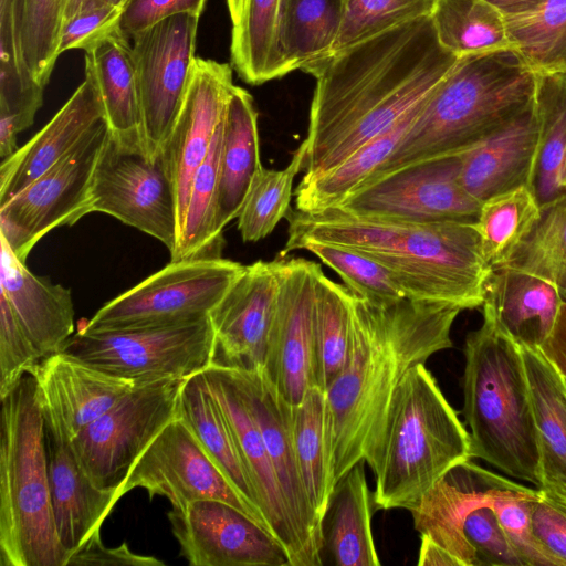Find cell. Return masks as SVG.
Here are the masks:
<instances>
[{"label": "cell", "mask_w": 566, "mask_h": 566, "mask_svg": "<svg viewBox=\"0 0 566 566\" xmlns=\"http://www.w3.org/2000/svg\"><path fill=\"white\" fill-rule=\"evenodd\" d=\"M459 57L431 17L333 53L305 72L316 78L302 180L313 179L391 129L423 102Z\"/></svg>", "instance_id": "1"}, {"label": "cell", "mask_w": 566, "mask_h": 566, "mask_svg": "<svg viewBox=\"0 0 566 566\" xmlns=\"http://www.w3.org/2000/svg\"><path fill=\"white\" fill-rule=\"evenodd\" d=\"M461 311L450 303L409 297L380 302L353 292L347 358L325 392L335 484L364 460L403 375L452 347L451 328Z\"/></svg>", "instance_id": "2"}, {"label": "cell", "mask_w": 566, "mask_h": 566, "mask_svg": "<svg viewBox=\"0 0 566 566\" xmlns=\"http://www.w3.org/2000/svg\"><path fill=\"white\" fill-rule=\"evenodd\" d=\"M289 237L280 256L307 241L354 250L384 265L407 297L442 302L462 310L481 307L492 272L486 265L475 222L416 224L354 218L332 209L290 211Z\"/></svg>", "instance_id": "3"}, {"label": "cell", "mask_w": 566, "mask_h": 566, "mask_svg": "<svg viewBox=\"0 0 566 566\" xmlns=\"http://www.w3.org/2000/svg\"><path fill=\"white\" fill-rule=\"evenodd\" d=\"M472 459L470 434L424 364L398 384L364 460L373 504L410 511L453 467Z\"/></svg>", "instance_id": "4"}, {"label": "cell", "mask_w": 566, "mask_h": 566, "mask_svg": "<svg viewBox=\"0 0 566 566\" xmlns=\"http://www.w3.org/2000/svg\"><path fill=\"white\" fill-rule=\"evenodd\" d=\"M535 86L536 73L515 49L459 57L373 176L465 151L525 109Z\"/></svg>", "instance_id": "5"}, {"label": "cell", "mask_w": 566, "mask_h": 566, "mask_svg": "<svg viewBox=\"0 0 566 566\" xmlns=\"http://www.w3.org/2000/svg\"><path fill=\"white\" fill-rule=\"evenodd\" d=\"M463 353L462 413L472 458L541 489V447L520 343L483 314Z\"/></svg>", "instance_id": "6"}, {"label": "cell", "mask_w": 566, "mask_h": 566, "mask_svg": "<svg viewBox=\"0 0 566 566\" xmlns=\"http://www.w3.org/2000/svg\"><path fill=\"white\" fill-rule=\"evenodd\" d=\"M0 565L67 566L53 518L45 423L27 374L1 398Z\"/></svg>", "instance_id": "7"}, {"label": "cell", "mask_w": 566, "mask_h": 566, "mask_svg": "<svg viewBox=\"0 0 566 566\" xmlns=\"http://www.w3.org/2000/svg\"><path fill=\"white\" fill-rule=\"evenodd\" d=\"M501 478L471 460L459 463L410 510L415 528L462 566H525L489 504Z\"/></svg>", "instance_id": "8"}, {"label": "cell", "mask_w": 566, "mask_h": 566, "mask_svg": "<svg viewBox=\"0 0 566 566\" xmlns=\"http://www.w3.org/2000/svg\"><path fill=\"white\" fill-rule=\"evenodd\" d=\"M244 268L221 256L170 261L83 319L78 331L163 327L209 317Z\"/></svg>", "instance_id": "9"}, {"label": "cell", "mask_w": 566, "mask_h": 566, "mask_svg": "<svg viewBox=\"0 0 566 566\" xmlns=\"http://www.w3.org/2000/svg\"><path fill=\"white\" fill-rule=\"evenodd\" d=\"M61 352L137 385L187 379L212 364L214 332L210 317L163 327L77 331Z\"/></svg>", "instance_id": "10"}, {"label": "cell", "mask_w": 566, "mask_h": 566, "mask_svg": "<svg viewBox=\"0 0 566 566\" xmlns=\"http://www.w3.org/2000/svg\"><path fill=\"white\" fill-rule=\"evenodd\" d=\"M460 169V154L415 161L370 177L329 209L381 222H476L482 202L464 190Z\"/></svg>", "instance_id": "11"}, {"label": "cell", "mask_w": 566, "mask_h": 566, "mask_svg": "<svg viewBox=\"0 0 566 566\" xmlns=\"http://www.w3.org/2000/svg\"><path fill=\"white\" fill-rule=\"evenodd\" d=\"M185 380L137 385L73 438V452L95 486L119 493L139 457L177 417Z\"/></svg>", "instance_id": "12"}, {"label": "cell", "mask_w": 566, "mask_h": 566, "mask_svg": "<svg viewBox=\"0 0 566 566\" xmlns=\"http://www.w3.org/2000/svg\"><path fill=\"white\" fill-rule=\"evenodd\" d=\"M103 212L159 240L175 251L179 234L178 197L159 154L126 146L108 135L99 154L90 191L88 213Z\"/></svg>", "instance_id": "13"}, {"label": "cell", "mask_w": 566, "mask_h": 566, "mask_svg": "<svg viewBox=\"0 0 566 566\" xmlns=\"http://www.w3.org/2000/svg\"><path fill=\"white\" fill-rule=\"evenodd\" d=\"M108 135L102 120L66 156L0 206V235L23 263L46 233L88 213L94 170Z\"/></svg>", "instance_id": "14"}, {"label": "cell", "mask_w": 566, "mask_h": 566, "mask_svg": "<svg viewBox=\"0 0 566 566\" xmlns=\"http://www.w3.org/2000/svg\"><path fill=\"white\" fill-rule=\"evenodd\" d=\"M198 15L168 17L130 39L144 151L157 157L184 105L196 60Z\"/></svg>", "instance_id": "15"}, {"label": "cell", "mask_w": 566, "mask_h": 566, "mask_svg": "<svg viewBox=\"0 0 566 566\" xmlns=\"http://www.w3.org/2000/svg\"><path fill=\"white\" fill-rule=\"evenodd\" d=\"M137 488L144 489L150 499L166 497L176 510L197 500H220L268 528L262 515L235 491L178 416L165 426L134 464L119 491L120 497Z\"/></svg>", "instance_id": "16"}, {"label": "cell", "mask_w": 566, "mask_h": 566, "mask_svg": "<svg viewBox=\"0 0 566 566\" xmlns=\"http://www.w3.org/2000/svg\"><path fill=\"white\" fill-rule=\"evenodd\" d=\"M167 515L180 555L192 566H291L275 536L227 502L197 500Z\"/></svg>", "instance_id": "17"}, {"label": "cell", "mask_w": 566, "mask_h": 566, "mask_svg": "<svg viewBox=\"0 0 566 566\" xmlns=\"http://www.w3.org/2000/svg\"><path fill=\"white\" fill-rule=\"evenodd\" d=\"M319 269L302 258L277 259L279 291L262 369L292 407L315 386L313 305Z\"/></svg>", "instance_id": "18"}, {"label": "cell", "mask_w": 566, "mask_h": 566, "mask_svg": "<svg viewBox=\"0 0 566 566\" xmlns=\"http://www.w3.org/2000/svg\"><path fill=\"white\" fill-rule=\"evenodd\" d=\"M227 369L263 437L290 516L311 566H321L322 520L310 501L298 470L292 438V406L280 396L262 367L253 370Z\"/></svg>", "instance_id": "19"}, {"label": "cell", "mask_w": 566, "mask_h": 566, "mask_svg": "<svg viewBox=\"0 0 566 566\" xmlns=\"http://www.w3.org/2000/svg\"><path fill=\"white\" fill-rule=\"evenodd\" d=\"M277 291V259L245 265L209 315L214 332L211 365L242 370L263 367Z\"/></svg>", "instance_id": "20"}, {"label": "cell", "mask_w": 566, "mask_h": 566, "mask_svg": "<svg viewBox=\"0 0 566 566\" xmlns=\"http://www.w3.org/2000/svg\"><path fill=\"white\" fill-rule=\"evenodd\" d=\"M233 86L230 64L196 57L184 105L160 151L176 187L180 231L193 175L210 149Z\"/></svg>", "instance_id": "21"}, {"label": "cell", "mask_w": 566, "mask_h": 566, "mask_svg": "<svg viewBox=\"0 0 566 566\" xmlns=\"http://www.w3.org/2000/svg\"><path fill=\"white\" fill-rule=\"evenodd\" d=\"M30 375L45 428L70 442L137 386L63 352L43 358Z\"/></svg>", "instance_id": "22"}, {"label": "cell", "mask_w": 566, "mask_h": 566, "mask_svg": "<svg viewBox=\"0 0 566 566\" xmlns=\"http://www.w3.org/2000/svg\"><path fill=\"white\" fill-rule=\"evenodd\" d=\"M203 375L229 423L269 531L284 546L291 566H311L290 516L263 437L229 370L210 365Z\"/></svg>", "instance_id": "23"}, {"label": "cell", "mask_w": 566, "mask_h": 566, "mask_svg": "<svg viewBox=\"0 0 566 566\" xmlns=\"http://www.w3.org/2000/svg\"><path fill=\"white\" fill-rule=\"evenodd\" d=\"M51 506L59 541L71 555L96 534L120 499L117 490L93 484L78 463L71 442L45 428Z\"/></svg>", "instance_id": "24"}, {"label": "cell", "mask_w": 566, "mask_h": 566, "mask_svg": "<svg viewBox=\"0 0 566 566\" xmlns=\"http://www.w3.org/2000/svg\"><path fill=\"white\" fill-rule=\"evenodd\" d=\"M102 120L104 112L90 75L27 144L0 167V206L66 156Z\"/></svg>", "instance_id": "25"}, {"label": "cell", "mask_w": 566, "mask_h": 566, "mask_svg": "<svg viewBox=\"0 0 566 566\" xmlns=\"http://www.w3.org/2000/svg\"><path fill=\"white\" fill-rule=\"evenodd\" d=\"M534 99L520 114L460 154V184L480 202L528 185L537 148Z\"/></svg>", "instance_id": "26"}, {"label": "cell", "mask_w": 566, "mask_h": 566, "mask_svg": "<svg viewBox=\"0 0 566 566\" xmlns=\"http://www.w3.org/2000/svg\"><path fill=\"white\" fill-rule=\"evenodd\" d=\"M0 293L42 358L57 354L74 332L72 292L34 275L0 235Z\"/></svg>", "instance_id": "27"}, {"label": "cell", "mask_w": 566, "mask_h": 566, "mask_svg": "<svg viewBox=\"0 0 566 566\" xmlns=\"http://www.w3.org/2000/svg\"><path fill=\"white\" fill-rule=\"evenodd\" d=\"M563 302L548 281L503 266L490 273L481 307L482 314L494 318L518 343L539 346L551 334Z\"/></svg>", "instance_id": "28"}, {"label": "cell", "mask_w": 566, "mask_h": 566, "mask_svg": "<svg viewBox=\"0 0 566 566\" xmlns=\"http://www.w3.org/2000/svg\"><path fill=\"white\" fill-rule=\"evenodd\" d=\"M262 167L253 98L248 91L234 85L222 120L217 209L220 233L238 218L251 184Z\"/></svg>", "instance_id": "29"}, {"label": "cell", "mask_w": 566, "mask_h": 566, "mask_svg": "<svg viewBox=\"0 0 566 566\" xmlns=\"http://www.w3.org/2000/svg\"><path fill=\"white\" fill-rule=\"evenodd\" d=\"M85 74L93 80L111 136L126 146H140V109L129 39L119 31L85 51Z\"/></svg>", "instance_id": "30"}, {"label": "cell", "mask_w": 566, "mask_h": 566, "mask_svg": "<svg viewBox=\"0 0 566 566\" xmlns=\"http://www.w3.org/2000/svg\"><path fill=\"white\" fill-rule=\"evenodd\" d=\"M365 460L354 464L335 484L323 522V551L338 566H379L371 532V494Z\"/></svg>", "instance_id": "31"}, {"label": "cell", "mask_w": 566, "mask_h": 566, "mask_svg": "<svg viewBox=\"0 0 566 566\" xmlns=\"http://www.w3.org/2000/svg\"><path fill=\"white\" fill-rule=\"evenodd\" d=\"M520 345L541 447V489L565 488L566 381L539 346Z\"/></svg>", "instance_id": "32"}, {"label": "cell", "mask_w": 566, "mask_h": 566, "mask_svg": "<svg viewBox=\"0 0 566 566\" xmlns=\"http://www.w3.org/2000/svg\"><path fill=\"white\" fill-rule=\"evenodd\" d=\"M62 0H0V52L22 56L45 88L59 57Z\"/></svg>", "instance_id": "33"}, {"label": "cell", "mask_w": 566, "mask_h": 566, "mask_svg": "<svg viewBox=\"0 0 566 566\" xmlns=\"http://www.w3.org/2000/svg\"><path fill=\"white\" fill-rule=\"evenodd\" d=\"M177 416L192 431L235 491L262 515L229 423L203 371L188 377L181 385Z\"/></svg>", "instance_id": "34"}, {"label": "cell", "mask_w": 566, "mask_h": 566, "mask_svg": "<svg viewBox=\"0 0 566 566\" xmlns=\"http://www.w3.org/2000/svg\"><path fill=\"white\" fill-rule=\"evenodd\" d=\"M424 101L391 129L361 146L338 166L313 179L301 180L295 191L296 210L306 213L322 212L359 188L397 149Z\"/></svg>", "instance_id": "35"}, {"label": "cell", "mask_w": 566, "mask_h": 566, "mask_svg": "<svg viewBox=\"0 0 566 566\" xmlns=\"http://www.w3.org/2000/svg\"><path fill=\"white\" fill-rule=\"evenodd\" d=\"M538 136L528 186L539 206L566 190V73L536 74Z\"/></svg>", "instance_id": "36"}, {"label": "cell", "mask_w": 566, "mask_h": 566, "mask_svg": "<svg viewBox=\"0 0 566 566\" xmlns=\"http://www.w3.org/2000/svg\"><path fill=\"white\" fill-rule=\"evenodd\" d=\"M345 0H282L279 44L290 72H304L333 53Z\"/></svg>", "instance_id": "37"}, {"label": "cell", "mask_w": 566, "mask_h": 566, "mask_svg": "<svg viewBox=\"0 0 566 566\" xmlns=\"http://www.w3.org/2000/svg\"><path fill=\"white\" fill-rule=\"evenodd\" d=\"M282 0H247L232 24L231 65L248 84L260 85L289 73L279 44Z\"/></svg>", "instance_id": "38"}, {"label": "cell", "mask_w": 566, "mask_h": 566, "mask_svg": "<svg viewBox=\"0 0 566 566\" xmlns=\"http://www.w3.org/2000/svg\"><path fill=\"white\" fill-rule=\"evenodd\" d=\"M430 17L440 44L458 57L516 50L504 14L488 0H437Z\"/></svg>", "instance_id": "39"}, {"label": "cell", "mask_w": 566, "mask_h": 566, "mask_svg": "<svg viewBox=\"0 0 566 566\" xmlns=\"http://www.w3.org/2000/svg\"><path fill=\"white\" fill-rule=\"evenodd\" d=\"M352 295L349 287L318 270L313 305V363L315 386L325 392L347 358Z\"/></svg>", "instance_id": "40"}, {"label": "cell", "mask_w": 566, "mask_h": 566, "mask_svg": "<svg viewBox=\"0 0 566 566\" xmlns=\"http://www.w3.org/2000/svg\"><path fill=\"white\" fill-rule=\"evenodd\" d=\"M541 206L528 185L494 195L481 205L475 227L491 271L507 264L535 226Z\"/></svg>", "instance_id": "41"}, {"label": "cell", "mask_w": 566, "mask_h": 566, "mask_svg": "<svg viewBox=\"0 0 566 566\" xmlns=\"http://www.w3.org/2000/svg\"><path fill=\"white\" fill-rule=\"evenodd\" d=\"M292 438L301 478L310 501L323 522L335 482L326 439V394L313 386L292 407Z\"/></svg>", "instance_id": "42"}, {"label": "cell", "mask_w": 566, "mask_h": 566, "mask_svg": "<svg viewBox=\"0 0 566 566\" xmlns=\"http://www.w3.org/2000/svg\"><path fill=\"white\" fill-rule=\"evenodd\" d=\"M221 136L222 122L193 175L182 228L170 261L221 256L222 233L217 229Z\"/></svg>", "instance_id": "43"}, {"label": "cell", "mask_w": 566, "mask_h": 566, "mask_svg": "<svg viewBox=\"0 0 566 566\" xmlns=\"http://www.w3.org/2000/svg\"><path fill=\"white\" fill-rule=\"evenodd\" d=\"M512 43L536 73H566V0L504 14Z\"/></svg>", "instance_id": "44"}, {"label": "cell", "mask_w": 566, "mask_h": 566, "mask_svg": "<svg viewBox=\"0 0 566 566\" xmlns=\"http://www.w3.org/2000/svg\"><path fill=\"white\" fill-rule=\"evenodd\" d=\"M504 266L548 281L566 302V190L541 206L535 226Z\"/></svg>", "instance_id": "45"}, {"label": "cell", "mask_w": 566, "mask_h": 566, "mask_svg": "<svg viewBox=\"0 0 566 566\" xmlns=\"http://www.w3.org/2000/svg\"><path fill=\"white\" fill-rule=\"evenodd\" d=\"M305 150L303 140L285 168L262 167L254 177L238 214V230L244 242L265 238L286 217L294 178L304 167Z\"/></svg>", "instance_id": "46"}, {"label": "cell", "mask_w": 566, "mask_h": 566, "mask_svg": "<svg viewBox=\"0 0 566 566\" xmlns=\"http://www.w3.org/2000/svg\"><path fill=\"white\" fill-rule=\"evenodd\" d=\"M539 496V489H531L502 476L491 490L489 504L525 566H564L533 532L531 507Z\"/></svg>", "instance_id": "47"}, {"label": "cell", "mask_w": 566, "mask_h": 566, "mask_svg": "<svg viewBox=\"0 0 566 566\" xmlns=\"http://www.w3.org/2000/svg\"><path fill=\"white\" fill-rule=\"evenodd\" d=\"M436 2L437 0H345L344 18L333 53L408 22L430 17Z\"/></svg>", "instance_id": "48"}, {"label": "cell", "mask_w": 566, "mask_h": 566, "mask_svg": "<svg viewBox=\"0 0 566 566\" xmlns=\"http://www.w3.org/2000/svg\"><path fill=\"white\" fill-rule=\"evenodd\" d=\"M307 250L335 271L355 294L380 302L397 301L407 294L397 279L380 263L354 250L329 243L307 241Z\"/></svg>", "instance_id": "49"}, {"label": "cell", "mask_w": 566, "mask_h": 566, "mask_svg": "<svg viewBox=\"0 0 566 566\" xmlns=\"http://www.w3.org/2000/svg\"><path fill=\"white\" fill-rule=\"evenodd\" d=\"M42 359L9 301L0 293V398Z\"/></svg>", "instance_id": "50"}, {"label": "cell", "mask_w": 566, "mask_h": 566, "mask_svg": "<svg viewBox=\"0 0 566 566\" xmlns=\"http://www.w3.org/2000/svg\"><path fill=\"white\" fill-rule=\"evenodd\" d=\"M122 8L96 4L65 20L61 28L57 53L67 50L92 48L99 40L118 32Z\"/></svg>", "instance_id": "51"}, {"label": "cell", "mask_w": 566, "mask_h": 566, "mask_svg": "<svg viewBox=\"0 0 566 566\" xmlns=\"http://www.w3.org/2000/svg\"><path fill=\"white\" fill-rule=\"evenodd\" d=\"M207 0H128L119 17L118 30L127 39L157 22L179 13L200 17Z\"/></svg>", "instance_id": "52"}, {"label": "cell", "mask_w": 566, "mask_h": 566, "mask_svg": "<svg viewBox=\"0 0 566 566\" xmlns=\"http://www.w3.org/2000/svg\"><path fill=\"white\" fill-rule=\"evenodd\" d=\"M541 496L532 503L531 523L536 537L566 566V510L548 499Z\"/></svg>", "instance_id": "53"}, {"label": "cell", "mask_w": 566, "mask_h": 566, "mask_svg": "<svg viewBox=\"0 0 566 566\" xmlns=\"http://www.w3.org/2000/svg\"><path fill=\"white\" fill-rule=\"evenodd\" d=\"M164 566L165 563L154 556H144L132 552L126 543L117 547H105L101 533L96 534L82 549L71 555L67 566Z\"/></svg>", "instance_id": "54"}, {"label": "cell", "mask_w": 566, "mask_h": 566, "mask_svg": "<svg viewBox=\"0 0 566 566\" xmlns=\"http://www.w3.org/2000/svg\"><path fill=\"white\" fill-rule=\"evenodd\" d=\"M539 348L566 379V302L562 303L554 327Z\"/></svg>", "instance_id": "55"}, {"label": "cell", "mask_w": 566, "mask_h": 566, "mask_svg": "<svg viewBox=\"0 0 566 566\" xmlns=\"http://www.w3.org/2000/svg\"><path fill=\"white\" fill-rule=\"evenodd\" d=\"M418 566H462L460 560L450 552L433 542L430 537L421 535L418 554Z\"/></svg>", "instance_id": "56"}, {"label": "cell", "mask_w": 566, "mask_h": 566, "mask_svg": "<svg viewBox=\"0 0 566 566\" xmlns=\"http://www.w3.org/2000/svg\"><path fill=\"white\" fill-rule=\"evenodd\" d=\"M503 14H513L530 10L544 0H488Z\"/></svg>", "instance_id": "57"}, {"label": "cell", "mask_w": 566, "mask_h": 566, "mask_svg": "<svg viewBox=\"0 0 566 566\" xmlns=\"http://www.w3.org/2000/svg\"><path fill=\"white\" fill-rule=\"evenodd\" d=\"M91 1L92 0H62V2H63V22L65 20L72 18L80 11H82L84 8H86Z\"/></svg>", "instance_id": "58"}, {"label": "cell", "mask_w": 566, "mask_h": 566, "mask_svg": "<svg viewBox=\"0 0 566 566\" xmlns=\"http://www.w3.org/2000/svg\"><path fill=\"white\" fill-rule=\"evenodd\" d=\"M545 496L566 510V486L541 489Z\"/></svg>", "instance_id": "59"}, {"label": "cell", "mask_w": 566, "mask_h": 566, "mask_svg": "<svg viewBox=\"0 0 566 566\" xmlns=\"http://www.w3.org/2000/svg\"><path fill=\"white\" fill-rule=\"evenodd\" d=\"M232 24L235 23L243 11L247 0H227Z\"/></svg>", "instance_id": "60"}, {"label": "cell", "mask_w": 566, "mask_h": 566, "mask_svg": "<svg viewBox=\"0 0 566 566\" xmlns=\"http://www.w3.org/2000/svg\"><path fill=\"white\" fill-rule=\"evenodd\" d=\"M128 0H92L86 8L88 7H92V6H96V4H111V6H114V7H117V8H122L124 7V4L127 2ZM85 9V8H84ZM83 9V10H84Z\"/></svg>", "instance_id": "61"}, {"label": "cell", "mask_w": 566, "mask_h": 566, "mask_svg": "<svg viewBox=\"0 0 566 566\" xmlns=\"http://www.w3.org/2000/svg\"><path fill=\"white\" fill-rule=\"evenodd\" d=\"M565 186H566V175H565Z\"/></svg>", "instance_id": "62"}, {"label": "cell", "mask_w": 566, "mask_h": 566, "mask_svg": "<svg viewBox=\"0 0 566 566\" xmlns=\"http://www.w3.org/2000/svg\"><path fill=\"white\" fill-rule=\"evenodd\" d=\"M565 381H566V379H565Z\"/></svg>", "instance_id": "63"}]
</instances>
